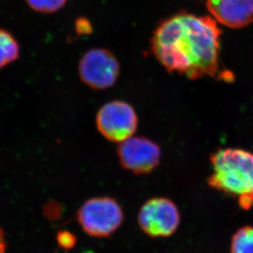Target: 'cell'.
<instances>
[{
  "label": "cell",
  "instance_id": "obj_9",
  "mask_svg": "<svg viewBox=\"0 0 253 253\" xmlns=\"http://www.w3.org/2000/svg\"><path fill=\"white\" fill-rule=\"evenodd\" d=\"M20 56V46L9 31L0 29V69L15 62Z\"/></svg>",
  "mask_w": 253,
  "mask_h": 253
},
{
  "label": "cell",
  "instance_id": "obj_3",
  "mask_svg": "<svg viewBox=\"0 0 253 253\" xmlns=\"http://www.w3.org/2000/svg\"><path fill=\"white\" fill-rule=\"evenodd\" d=\"M77 218L82 229L89 236L108 238L122 225L124 212L114 198L95 197L81 207Z\"/></svg>",
  "mask_w": 253,
  "mask_h": 253
},
{
  "label": "cell",
  "instance_id": "obj_10",
  "mask_svg": "<svg viewBox=\"0 0 253 253\" xmlns=\"http://www.w3.org/2000/svg\"><path fill=\"white\" fill-rule=\"evenodd\" d=\"M232 253H253V226H246L234 234L231 242Z\"/></svg>",
  "mask_w": 253,
  "mask_h": 253
},
{
  "label": "cell",
  "instance_id": "obj_11",
  "mask_svg": "<svg viewBox=\"0 0 253 253\" xmlns=\"http://www.w3.org/2000/svg\"><path fill=\"white\" fill-rule=\"evenodd\" d=\"M31 9L42 13H53L62 9L67 0H26Z\"/></svg>",
  "mask_w": 253,
  "mask_h": 253
},
{
  "label": "cell",
  "instance_id": "obj_12",
  "mask_svg": "<svg viewBox=\"0 0 253 253\" xmlns=\"http://www.w3.org/2000/svg\"><path fill=\"white\" fill-rule=\"evenodd\" d=\"M76 31L78 35H87L92 32V26L88 19L80 17L76 22Z\"/></svg>",
  "mask_w": 253,
  "mask_h": 253
},
{
  "label": "cell",
  "instance_id": "obj_8",
  "mask_svg": "<svg viewBox=\"0 0 253 253\" xmlns=\"http://www.w3.org/2000/svg\"><path fill=\"white\" fill-rule=\"evenodd\" d=\"M207 7L216 22L229 28L253 22V0H207Z\"/></svg>",
  "mask_w": 253,
  "mask_h": 253
},
{
  "label": "cell",
  "instance_id": "obj_2",
  "mask_svg": "<svg viewBox=\"0 0 253 253\" xmlns=\"http://www.w3.org/2000/svg\"><path fill=\"white\" fill-rule=\"evenodd\" d=\"M213 173L209 184L236 198L242 208L253 207V152L239 148L218 150L211 158Z\"/></svg>",
  "mask_w": 253,
  "mask_h": 253
},
{
  "label": "cell",
  "instance_id": "obj_7",
  "mask_svg": "<svg viewBox=\"0 0 253 253\" xmlns=\"http://www.w3.org/2000/svg\"><path fill=\"white\" fill-rule=\"evenodd\" d=\"M117 154L125 169L134 174H148L160 163L161 148L145 137L132 136L120 143Z\"/></svg>",
  "mask_w": 253,
  "mask_h": 253
},
{
  "label": "cell",
  "instance_id": "obj_6",
  "mask_svg": "<svg viewBox=\"0 0 253 253\" xmlns=\"http://www.w3.org/2000/svg\"><path fill=\"white\" fill-rule=\"evenodd\" d=\"M138 221L141 229L149 236L168 237L179 227V210L168 198H156L148 200L139 211Z\"/></svg>",
  "mask_w": 253,
  "mask_h": 253
},
{
  "label": "cell",
  "instance_id": "obj_5",
  "mask_svg": "<svg viewBox=\"0 0 253 253\" xmlns=\"http://www.w3.org/2000/svg\"><path fill=\"white\" fill-rule=\"evenodd\" d=\"M120 63L116 56L106 48H92L80 60V78L93 89L103 90L114 85L119 77Z\"/></svg>",
  "mask_w": 253,
  "mask_h": 253
},
{
  "label": "cell",
  "instance_id": "obj_13",
  "mask_svg": "<svg viewBox=\"0 0 253 253\" xmlns=\"http://www.w3.org/2000/svg\"><path fill=\"white\" fill-rule=\"evenodd\" d=\"M7 244L5 240L4 234L2 229H0V253H6Z\"/></svg>",
  "mask_w": 253,
  "mask_h": 253
},
{
  "label": "cell",
  "instance_id": "obj_1",
  "mask_svg": "<svg viewBox=\"0 0 253 253\" xmlns=\"http://www.w3.org/2000/svg\"><path fill=\"white\" fill-rule=\"evenodd\" d=\"M221 30L214 18L180 12L164 20L153 33L151 49L168 72L190 80L217 77Z\"/></svg>",
  "mask_w": 253,
  "mask_h": 253
},
{
  "label": "cell",
  "instance_id": "obj_4",
  "mask_svg": "<svg viewBox=\"0 0 253 253\" xmlns=\"http://www.w3.org/2000/svg\"><path fill=\"white\" fill-rule=\"evenodd\" d=\"M98 131L108 140L122 143L134 135L138 127V117L130 104L122 100L107 103L96 116Z\"/></svg>",
  "mask_w": 253,
  "mask_h": 253
}]
</instances>
